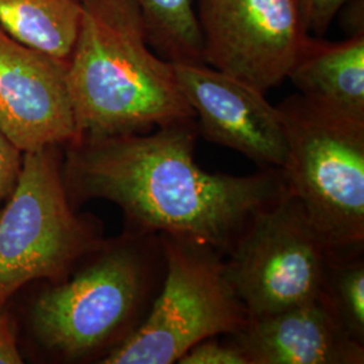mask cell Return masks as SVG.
<instances>
[{"label": "cell", "instance_id": "cell-18", "mask_svg": "<svg viewBox=\"0 0 364 364\" xmlns=\"http://www.w3.org/2000/svg\"><path fill=\"white\" fill-rule=\"evenodd\" d=\"M23 153L0 130V201L10 196L18 178Z\"/></svg>", "mask_w": 364, "mask_h": 364}, {"label": "cell", "instance_id": "cell-6", "mask_svg": "<svg viewBox=\"0 0 364 364\" xmlns=\"http://www.w3.org/2000/svg\"><path fill=\"white\" fill-rule=\"evenodd\" d=\"M95 245L69 207L52 147L23 153L0 212V304L31 279L61 275Z\"/></svg>", "mask_w": 364, "mask_h": 364}, {"label": "cell", "instance_id": "cell-1", "mask_svg": "<svg viewBox=\"0 0 364 364\" xmlns=\"http://www.w3.org/2000/svg\"><path fill=\"white\" fill-rule=\"evenodd\" d=\"M156 129L73 142L68 164L73 186L114 201L141 234L228 252L252 215L284 192L281 170L246 177L209 173L195 161V117Z\"/></svg>", "mask_w": 364, "mask_h": 364}, {"label": "cell", "instance_id": "cell-3", "mask_svg": "<svg viewBox=\"0 0 364 364\" xmlns=\"http://www.w3.org/2000/svg\"><path fill=\"white\" fill-rule=\"evenodd\" d=\"M284 122L287 191L336 254L364 245V120L346 117L302 95L277 105Z\"/></svg>", "mask_w": 364, "mask_h": 364}, {"label": "cell", "instance_id": "cell-10", "mask_svg": "<svg viewBox=\"0 0 364 364\" xmlns=\"http://www.w3.org/2000/svg\"><path fill=\"white\" fill-rule=\"evenodd\" d=\"M66 65L0 30V130L22 153L77 141Z\"/></svg>", "mask_w": 364, "mask_h": 364}, {"label": "cell", "instance_id": "cell-20", "mask_svg": "<svg viewBox=\"0 0 364 364\" xmlns=\"http://www.w3.org/2000/svg\"><path fill=\"white\" fill-rule=\"evenodd\" d=\"M78 1H80V3H81V1H82V0H78Z\"/></svg>", "mask_w": 364, "mask_h": 364}, {"label": "cell", "instance_id": "cell-5", "mask_svg": "<svg viewBox=\"0 0 364 364\" xmlns=\"http://www.w3.org/2000/svg\"><path fill=\"white\" fill-rule=\"evenodd\" d=\"M224 260V273L248 317H262L321 297L338 255L285 186L248 220Z\"/></svg>", "mask_w": 364, "mask_h": 364}, {"label": "cell", "instance_id": "cell-13", "mask_svg": "<svg viewBox=\"0 0 364 364\" xmlns=\"http://www.w3.org/2000/svg\"><path fill=\"white\" fill-rule=\"evenodd\" d=\"M81 14L78 0H0V30L18 43L68 64Z\"/></svg>", "mask_w": 364, "mask_h": 364}, {"label": "cell", "instance_id": "cell-9", "mask_svg": "<svg viewBox=\"0 0 364 364\" xmlns=\"http://www.w3.org/2000/svg\"><path fill=\"white\" fill-rule=\"evenodd\" d=\"M182 93L201 134L236 150L263 169H282L287 141L284 122L264 92L207 64H174Z\"/></svg>", "mask_w": 364, "mask_h": 364}, {"label": "cell", "instance_id": "cell-11", "mask_svg": "<svg viewBox=\"0 0 364 364\" xmlns=\"http://www.w3.org/2000/svg\"><path fill=\"white\" fill-rule=\"evenodd\" d=\"M231 336L248 364H363L364 346L320 299L247 323Z\"/></svg>", "mask_w": 364, "mask_h": 364}, {"label": "cell", "instance_id": "cell-4", "mask_svg": "<svg viewBox=\"0 0 364 364\" xmlns=\"http://www.w3.org/2000/svg\"><path fill=\"white\" fill-rule=\"evenodd\" d=\"M159 242L162 290L144 321L102 363H177L198 341L231 335L247 323V311L224 273L223 254L169 235H159Z\"/></svg>", "mask_w": 364, "mask_h": 364}, {"label": "cell", "instance_id": "cell-14", "mask_svg": "<svg viewBox=\"0 0 364 364\" xmlns=\"http://www.w3.org/2000/svg\"><path fill=\"white\" fill-rule=\"evenodd\" d=\"M153 50L171 64H204L195 0H134Z\"/></svg>", "mask_w": 364, "mask_h": 364}, {"label": "cell", "instance_id": "cell-15", "mask_svg": "<svg viewBox=\"0 0 364 364\" xmlns=\"http://www.w3.org/2000/svg\"><path fill=\"white\" fill-rule=\"evenodd\" d=\"M321 299L340 326L364 346V260L362 252L335 255L326 270Z\"/></svg>", "mask_w": 364, "mask_h": 364}, {"label": "cell", "instance_id": "cell-2", "mask_svg": "<svg viewBox=\"0 0 364 364\" xmlns=\"http://www.w3.org/2000/svg\"><path fill=\"white\" fill-rule=\"evenodd\" d=\"M81 7L66 65L78 139L147 132L195 117L174 64L150 46L134 0H82Z\"/></svg>", "mask_w": 364, "mask_h": 364}, {"label": "cell", "instance_id": "cell-16", "mask_svg": "<svg viewBox=\"0 0 364 364\" xmlns=\"http://www.w3.org/2000/svg\"><path fill=\"white\" fill-rule=\"evenodd\" d=\"M178 364H248L231 340L220 343L215 338L198 341L182 355Z\"/></svg>", "mask_w": 364, "mask_h": 364}, {"label": "cell", "instance_id": "cell-12", "mask_svg": "<svg viewBox=\"0 0 364 364\" xmlns=\"http://www.w3.org/2000/svg\"><path fill=\"white\" fill-rule=\"evenodd\" d=\"M287 78L299 95L364 120V31L338 42L306 34Z\"/></svg>", "mask_w": 364, "mask_h": 364}, {"label": "cell", "instance_id": "cell-8", "mask_svg": "<svg viewBox=\"0 0 364 364\" xmlns=\"http://www.w3.org/2000/svg\"><path fill=\"white\" fill-rule=\"evenodd\" d=\"M204 64L266 92L287 80L309 34L297 0H198Z\"/></svg>", "mask_w": 364, "mask_h": 364}, {"label": "cell", "instance_id": "cell-17", "mask_svg": "<svg viewBox=\"0 0 364 364\" xmlns=\"http://www.w3.org/2000/svg\"><path fill=\"white\" fill-rule=\"evenodd\" d=\"M306 31L324 37L328 28L350 0H297Z\"/></svg>", "mask_w": 364, "mask_h": 364}, {"label": "cell", "instance_id": "cell-19", "mask_svg": "<svg viewBox=\"0 0 364 364\" xmlns=\"http://www.w3.org/2000/svg\"><path fill=\"white\" fill-rule=\"evenodd\" d=\"M23 362L18 351L10 320L0 313V364H21Z\"/></svg>", "mask_w": 364, "mask_h": 364}, {"label": "cell", "instance_id": "cell-7", "mask_svg": "<svg viewBox=\"0 0 364 364\" xmlns=\"http://www.w3.org/2000/svg\"><path fill=\"white\" fill-rule=\"evenodd\" d=\"M156 262L132 245L108 250L73 279L39 297L33 312L39 338L66 356L105 346L141 309L153 287Z\"/></svg>", "mask_w": 364, "mask_h": 364}]
</instances>
